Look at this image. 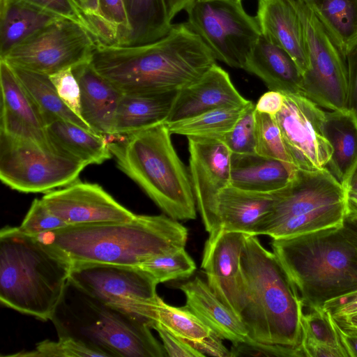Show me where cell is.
Here are the masks:
<instances>
[{
    "label": "cell",
    "mask_w": 357,
    "mask_h": 357,
    "mask_svg": "<svg viewBox=\"0 0 357 357\" xmlns=\"http://www.w3.org/2000/svg\"><path fill=\"white\" fill-rule=\"evenodd\" d=\"M189 175L206 227L220 193L230 185L231 153L219 138L188 137Z\"/></svg>",
    "instance_id": "2e32d148"
},
{
    "label": "cell",
    "mask_w": 357,
    "mask_h": 357,
    "mask_svg": "<svg viewBox=\"0 0 357 357\" xmlns=\"http://www.w3.org/2000/svg\"><path fill=\"white\" fill-rule=\"evenodd\" d=\"M300 347L305 357H349L332 315L324 308L303 312Z\"/></svg>",
    "instance_id": "f546056e"
},
{
    "label": "cell",
    "mask_w": 357,
    "mask_h": 357,
    "mask_svg": "<svg viewBox=\"0 0 357 357\" xmlns=\"http://www.w3.org/2000/svg\"><path fill=\"white\" fill-rule=\"evenodd\" d=\"M243 70L259 77L271 91L301 94L303 74L291 56L282 47L260 36Z\"/></svg>",
    "instance_id": "603a6c76"
},
{
    "label": "cell",
    "mask_w": 357,
    "mask_h": 357,
    "mask_svg": "<svg viewBox=\"0 0 357 357\" xmlns=\"http://www.w3.org/2000/svg\"><path fill=\"white\" fill-rule=\"evenodd\" d=\"M343 224L357 234V218L345 216Z\"/></svg>",
    "instance_id": "11a10c76"
},
{
    "label": "cell",
    "mask_w": 357,
    "mask_h": 357,
    "mask_svg": "<svg viewBox=\"0 0 357 357\" xmlns=\"http://www.w3.org/2000/svg\"><path fill=\"white\" fill-rule=\"evenodd\" d=\"M138 267L147 272L158 283L188 278L196 270L195 263L185 248L155 256Z\"/></svg>",
    "instance_id": "d590c367"
},
{
    "label": "cell",
    "mask_w": 357,
    "mask_h": 357,
    "mask_svg": "<svg viewBox=\"0 0 357 357\" xmlns=\"http://www.w3.org/2000/svg\"><path fill=\"white\" fill-rule=\"evenodd\" d=\"M241 268L246 304L241 314L249 337L258 342L299 347L303 306L273 252L257 236H245Z\"/></svg>",
    "instance_id": "5b68a950"
},
{
    "label": "cell",
    "mask_w": 357,
    "mask_h": 357,
    "mask_svg": "<svg viewBox=\"0 0 357 357\" xmlns=\"http://www.w3.org/2000/svg\"><path fill=\"white\" fill-rule=\"evenodd\" d=\"M42 200L68 225L128 221L136 215L100 185L79 180L45 193Z\"/></svg>",
    "instance_id": "e0dca14e"
},
{
    "label": "cell",
    "mask_w": 357,
    "mask_h": 357,
    "mask_svg": "<svg viewBox=\"0 0 357 357\" xmlns=\"http://www.w3.org/2000/svg\"><path fill=\"white\" fill-rule=\"evenodd\" d=\"M102 17L114 31L118 45H128L132 26L125 0H99Z\"/></svg>",
    "instance_id": "60d3db41"
},
{
    "label": "cell",
    "mask_w": 357,
    "mask_h": 357,
    "mask_svg": "<svg viewBox=\"0 0 357 357\" xmlns=\"http://www.w3.org/2000/svg\"><path fill=\"white\" fill-rule=\"evenodd\" d=\"M90 62L122 93L182 89L201 78L216 59L188 22L173 24L155 41L137 45L97 43Z\"/></svg>",
    "instance_id": "6da1fadb"
},
{
    "label": "cell",
    "mask_w": 357,
    "mask_h": 357,
    "mask_svg": "<svg viewBox=\"0 0 357 357\" xmlns=\"http://www.w3.org/2000/svg\"><path fill=\"white\" fill-rule=\"evenodd\" d=\"M61 17L23 0H0V58Z\"/></svg>",
    "instance_id": "f1b7e54d"
},
{
    "label": "cell",
    "mask_w": 357,
    "mask_h": 357,
    "mask_svg": "<svg viewBox=\"0 0 357 357\" xmlns=\"http://www.w3.org/2000/svg\"><path fill=\"white\" fill-rule=\"evenodd\" d=\"M46 131L56 151L86 166L100 165L113 158L109 137L70 121L55 120L46 125Z\"/></svg>",
    "instance_id": "83f0119b"
},
{
    "label": "cell",
    "mask_w": 357,
    "mask_h": 357,
    "mask_svg": "<svg viewBox=\"0 0 357 357\" xmlns=\"http://www.w3.org/2000/svg\"><path fill=\"white\" fill-rule=\"evenodd\" d=\"M300 20L310 61L303 75L301 95L321 108L347 109V57L311 6L288 0Z\"/></svg>",
    "instance_id": "9c48e42d"
},
{
    "label": "cell",
    "mask_w": 357,
    "mask_h": 357,
    "mask_svg": "<svg viewBox=\"0 0 357 357\" xmlns=\"http://www.w3.org/2000/svg\"><path fill=\"white\" fill-rule=\"evenodd\" d=\"M323 131L333 149L325 168L346 189L357 167V117L349 109L325 111Z\"/></svg>",
    "instance_id": "d4e9b609"
},
{
    "label": "cell",
    "mask_w": 357,
    "mask_h": 357,
    "mask_svg": "<svg viewBox=\"0 0 357 357\" xmlns=\"http://www.w3.org/2000/svg\"><path fill=\"white\" fill-rule=\"evenodd\" d=\"M72 70L80 86L82 118L93 132L113 137L116 112L123 93L100 75L90 61Z\"/></svg>",
    "instance_id": "7402d4cb"
},
{
    "label": "cell",
    "mask_w": 357,
    "mask_h": 357,
    "mask_svg": "<svg viewBox=\"0 0 357 357\" xmlns=\"http://www.w3.org/2000/svg\"><path fill=\"white\" fill-rule=\"evenodd\" d=\"M284 96L283 106L273 116L294 165L307 171L324 169L333 153L323 131L325 111L301 94Z\"/></svg>",
    "instance_id": "5bb4252c"
},
{
    "label": "cell",
    "mask_w": 357,
    "mask_h": 357,
    "mask_svg": "<svg viewBox=\"0 0 357 357\" xmlns=\"http://www.w3.org/2000/svg\"><path fill=\"white\" fill-rule=\"evenodd\" d=\"M132 33L128 45L146 44L166 35L172 23L163 0H125Z\"/></svg>",
    "instance_id": "d6a6232c"
},
{
    "label": "cell",
    "mask_w": 357,
    "mask_h": 357,
    "mask_svg": "<svg viewBox=\"0 0 357 357\" xmlns=\"http://www.w3.org/2000/svg\"><path fill=\"white\" fill-rule=\"evenodd\" d=\"M185 305L222 339L232 343L252 341L243 321L213 292L199 277L181 284Z\"/></svg>",
    "instance_id": "cb8c5ba5"
},
{
    "label": "cell",
    "mask_w": 357,
    "mask_h": 357,
    "mask_svg": "<svg viewBox=\"0 0 357 357\" xmlns=\"http://www.w3.org/2000/svg\"><path fill=\"white\" fill-rule=\"evenodd\" d=\"M188 24L200 36L216 60L243 69L261 36L255 17L240 0H195L185 10Z\"/></svg>",
    "instance_id": "30bf717a"
},
{
    "label": "cell",
    "mask_w": 357,
    "mask_h": 357,
    "mask_svg": "<svg viewBox=\"0 0 357 357\" xmlns=\"http://www.w3.org/2000/svg\"><path fill=\"white\" fill-rule=\"evenodd\" d=\"M261 36L284 49L303 75L310 61L298 16L288 0H258L255 16Z\"/></svg>",
    "instance_id": "44dd1931"
},
{
    "label": "cell",
    "mask_w": 357,
    "mask_h": 357,
    "mask_svg": "<svg viewBox=\"0 0 357 357\" xmlns=\"http://www.w3.org/2000/svg\"><path fill=\"white\" fill-rule=\"evenodd\" d=\"M69 282L77 288L146 323L155 322L158 282L139 267L107 264L73 265Z\"/></svg>",
    "instance_id": "8fae6325"
},
{
    "label": "cell",
    "mask_w": 357,
    "mask_h": 357,
    "mask_svg": "<svg viewBox=\"0 0 357 357\" xmlns=\"http://www.w3.org/2000/svg\"><path fill=\"white\" fill-rule=\"evenodd\" d=\"M58 337H70L107 357H164L151 327L81 291L68 280L52 319Z\"/></svg>",
    "instance_id": "52a82bcc"
},
{
    "label": "cell",
    "mask_w": 357,
    "mask_h": 357,
    "mask_svg": "<svg viewBox=\"0 0 357 357\" xmlns=\"http://www.w3.org/2000/svg\"><path fill=\"white\" fill-rule=\"evenodd\" d=\"M195 0H163L169 19L172 22L174 17Z\"/></svg>",
    "instance_id": "816d5d0a"
},
{
    "label": "cell",
    "mask_w": 357,
    "mask_h": 357,
    "mask_svg": "<svg viewBox=\"0 0 357 357\" xmlns=\"http://www.w3.org/2000/svg\"><path fill=\"white\" fill-rule=\"evenodd\" d=\"M245 236L222 229L211 231L205 242L201 264L211 289L239 319L246 304V283L241 268Z\"/></svg>",
    "instance_id": "9a60e30c"
},
{
    "label": "cell",
    "mask_w": 357,
    "mask_h": 357,
    "mask_svg": "<svg viewBox=\"0 0 357 357\" xmlns=\"http://www.w3.org/2000/svg\"><path fill=\"white\" fill-rule=\"evenodd\" d=\"M160 335L167 356L171 357H204L184 340L176 336L160 323L155 321L152 326Z\"/></svg>",
    "instance_id": "f6af8a7d"
},
{
    "label": "cell",
    "mask_w": 357,
    "mask_h": 357,
    "mask_svg": "<svg viewBox=\"0 0 357 357\" xmlns=\"http://www.w3.org/2000/svg\"><path fill=\"white\" fill-rule=\"evenodd\" d=\"M97 43L95 36L82 25L61 17L0 59L11 66L51 75L90 61Z\"/></svg>",
    "instance_id": "4fadbf2b"
},
{
    "label": "cell",
    "mask_w": 357,
    "mask_h": 357,
    "mask_svg": "<svg viewBox=\"0 0 357 357\" xmlns=\"http://www.w3.org/2000/svg\"><path fill=\"white\" fill-rule=\"evenodd\" d=\"M11 67L37 106L45 125L55 120L63 119L92 130L62 101L49 75Z\"/></svg>",
    "instance_id": "4dcf8cb0"
},
{
    "label": "cell",
    "mask_w": 357,
    "mask_h": 357,
    "mask_svg": "<svg viewBox=\"0 0 357 357\" xmlns=\"http://www.w3.org/2000/svg\"><path fill=\"white\" fill-rule=\"evenodd\" d=\"M77 7L81 10V2L80 0H73ZM83 13V12H82Z\"/></svg>",
    "instance_id": "9f6ffc18"
},
{
    "label": "cell",
    "mask_w": 357,
    "mask_h": 357,
    "mask_svg": "<svg viewBox=\"0 0 357 357\" xmlns=\"http://www.w3.org/2000/svg\"><path fill=\"white\" fill-rule=\"evenodd\" d=\"M198 1H208V0H198ZM240 1H242V0H240Z\"/></svg>",
    "instance_id": "680465c9"
},
{
    "label": "cell",
    "mask_w": 357,
    "mask_h": 357,
    "mask_svg": "<svg viewBox=\"0 0 357 357\" xmlns=\"http://www.w3.org/2000/svg\"><path fill=\"white\" fill-rule=\"evenodd\" d=\"M302 1H304V2H314L316 0H302Z\"/></svg>",
    "instance_id": "6f0895ef"
},
{
    "label": "cell",
    "mask_w": 357,
    "mask_h": 357,
    "mask_svg": "<svg viewBox=\"0 0 357 357\" xmlns=\"http://www.w3.org/2000/svg\"><path fill=\"white\" fill-rule=\"evenodd\" d=\"M16 357H107L89 345L70 337H59L57 341L45 340L34 349L10 354Z\"/></svg>",
    "instance_id": "f35d334b"
},
{
    "label": "cell",
    "mask_w": 357,
    "mask_h": 357,
    "mask_svg": "<svg viewBox=\"0 0 357 357\" xmlns=\"http://www.w3.org/2000/svg\"><path fill=\"white\" fill-rule=\"evenodd\" d=\"M256 153L296 169L273 116L256 110Z\"/></svg>",
    "instance_id": "8d00e7d4"
},
{
    "label": "cell",
    "mask_w": 357,
    "mask_h": 357,
    "mask_svg": "<svg viewBox=\"0 0 357 357\" xmlns=\"http://www.w3.org/2000/svg\"><path fill=\"white\" fill-rule=\"evenodd\" d=\"M231 357L235 356H276L301 357L304 354L299 347L271 344L255 341L232 343Z\"/></svg>",
    "instance_id": "b9f144b4"
},
{
    "label": "cell",
    "mask_w": 357,
    "mask_h": 357,
    "mask_svg": "<svg viewBox=\"0 0 357 357\" xmlns=\"http://www.w3.org/2000/svg\"><path fill=\"white\" fill-rule=\"evenodd\" d=\"M284 100V93L269 90L259 98L255 109L259 112L274 116L281 110Z\"/></svg>",
    "instance_id": "681fc988"
},
{
    "label": "cell",
    "mask_w": 357,
    "mask_h": 357,
    "mask_svg": "<svg viewBox=\"0 0 357 357\" xmlns=\"http://www.w3.org/2000/svg\"><path fill=\"white\" fill-rule=\"evenodd\" d=\"M296 169L257 153H231L230 185L252 192H273L284 188Z\"/></svg>",
    "instance_id": "4316f807"
},
{
    "label": "cell",
    "mask_w": 357,
    "mask_h": 357,
    "mask_svg": "<svg viewBox=\"0 0 357 357\" xmlns=\"http://www.w3.org/2000/svg\"><path fill=\"white\" fill-rule=\"evenodd\" d=\"M231 153H256V109L250 101L234 127L220 139Z\"/></svg>",
    "instance_id": "74e56055"
},
{
    "label": "cell",
    "mask_w": 357,
    "mask_h": 357,
    "mask_svg": "<svg viewBox=\"0 0 357 357\" xmlns=\"http://www.w3.org/2000/svg\"><path fill=\"white\" fill-rule=\"evenodd\" d=\"M0 132L55 151L48 139L45 123L31 97L12 67L0 59Z\"/></svg>",
    "instance_id": "ac0fdd59"
},
{
    "label": "cell",
    "mask_w": 357,
    "mask_h": 357,
    "mask_svg": "<svg viewBox=\"0 0 357 357\" xmlns=\"http://www.w3.org/2000/svg\"><path fill=\"white\" fill-rule=\"evenodd\" d=\"M49 76L62 101L83 120L81 114L80 86L72 68L62 70Z\"/></svg>",
    "instance_id": "7bdbcfd3"
},
{
    "label": "cell",
    "mask_w": 357,
    "mask_h": 357,
    "mask_svg": "<svg viewBox=\"0 0 357 357\" xmlns=\"http://www.w3.org/2000/svg\"><path fill=\"white\" fill-rule=\"evenodd\" d=\"M72 264L38 236L18 227L0 231V301L20 313L51 320L68 282Z\"/></svg>",
    "instance_id": "277c9868"
},
{
    "label": "cell",
    "mask_w": 357,
    "mask_h": 357,
    "mask_svg": "<svg viewBox=\"0 0 357 357\" xmlns=\"http://www.w3.org/2000/svg\"><path fill=\"white\" fill-rule=\"evenodd\" d=\"M346 191H357V167L355 169L349 181Z\"/></svg>",
    "instance_id": "db71d44e"
},
{
    "label": "cell",
    "mask_w": 357,
    "mask_h": 357,
    "mask_svg": "<svg viewBox=\"0 0 357 357\" xmlns=\"http://www.w3.org/2000/svg\"><path fill=\"white\" fill-rule=\"evenodd\" d=\"M346 57L348 70L347 109L357 117V45Z\"/></svg>",
    "instance_id": "7dc6e473"
},
{
    "label": "cell",
    "mask_w": 357,
    "mask_h": 357,
    "mask_svg": "<svg viewBox=\"0 0 357 357\" xmlns=\"http://www.w3.org/2000/svg\"><path fill=\"white\" fill-rule=\"evenodd\" d=\"M222 338L211 330L206 337L193 341H185L204 356L231 357V352L225 347Z\"/></svg>",
    "instance_id": "bcb514c9"
},
{
    "label": "cell",
    "mask_w": 357,
    "mask_h": 357,
    "mask_svg": "<svg viewBox=\"0 0 357 357\" xmlns=\"http://www.w3.org/2000/svg\"><path fill=\"white\" fill-rule=\"evenodd\" d=\"M271 245L303 308L323 307L357 291V234L344 224L273 238Z\"/></svg>",
    "instance_id": "3957f363"
},
{
    "label": "cell",
    "mask_w": 357,
    "mask_h": 357,
    "mask_svg": "<svg viewBox=\"0 0 357 357\" xmlns=\"http://www.w3.org/2000/svg\"><path fill=\"white\" fill-rule=\"evenodd\" d=\"M178 91L123 93L116 112L114 135L131 134L166 123Z\"/></svg>",
    "instance_id": "484cf974"
},
{
    "label": "cell",
    "mask_w": 357,
    "mask_h": 357,
    "mask_svg": "<svg viewBox=\"0 0 357 357\" xmlns=\"http://www.w3.org/2000/svg\"><path fill=\"white\" fill-rule=\"evenodd\" d=\"M62 17L72 20L85 27L93 36L86 17L73 0H23ZM96 38V37H95Z\"/></svg>",
    "instance_id": "ee69618b"
},
{
    "label": "cell",
    "mask_w": 357,
    "mask_h": 357,
    "mask_svg": "<svg viewBox=\"0 0 357 357\" xmlns=\"http://www.w3.org/2000/svg\"><path fill=\"white\" fill-rule=\"evenodd\" d=\"M347 54L357 45V0L305 2Z\"/></svg>",
    "instance_id": "1f68e13d"
},
{
    "label": "cell",
    "mask_w": 357,
    "mask_h": 357,
    "mask_svg": "<svg viewBox=\"0 0 357 357\" xmlns=\"http://www.w3.org/2000/svg\"><path fill=\"white\" fill-rule=\"evenodd\" d=\"M247 105L219 107L166 125L172 135L221 139L231 130Z\"/></svg>",
    "instance_id": "836d02e7"
},
{
    "label": "cell",
    "mask_w": 357,
    "mask_h": 357,
    "mask_svg": "<svg viewBox=\"0 0 357 357\" xmlns=\"http://www.w3.org/2000/svg\"><path fill=\"white\" fill-rule=\"evenodd\" d=\"M324 308L332 315L340 317L357 312V291L328 301Z\"/></svg>",
    "instance_id": "c3c4849f"
},
{
    "label": "cell",
    "mask_w": 357,
    "mask_h": 357,
    "mask_svg": "<svg viewBox=\"0 0 357 357\" xmlns=\"http://www.w3.org/2000/svg\"><path fill=\"white\" fill-rule=\"evenodd\" d=\"M67 225L48 208L42 199H35L18 227L26 234L38 236Z\"/></svg>",
    "instance_id": "ab89813d"
},
{
    "label": "cell",
    "mask_w": 357,
    "mask_h": 357,
    "mask_svg": "<svg viewBox=\"0 0 357 357\" xmlns=\"http://www.w3.org/2000/svg\"><path fill=\"white\" fill-rule=\"evenodd\" d=\"M347 191L326 169H297L251 235L294 236L343 224Z\"/></svg>",
    "instance_id": "ba28073f"
},
{
    "label": "cell",
    "mask_w": 357,
    "mask_h": 357,
    "mask_svg": "<svg viewBox=\"0 0 357 357\" xmlns=\"http://www.w3.org/2000/svg\"><path fill=\"white\" fill-rule=\"evenodd\" d=\"M249 102L238 93L228 73L215 63L197 81L178 91L166 123Z\"/></svg>",
    "instance_id": "d6986e66"
},
{
    "label": "cell",
    "mask_w": 357,
    "mask_h": 357,
    "mask_svg": "<svg viewBox=\"0 0 357 357\" xmlns=\"http://www.w3.org/2000/svg\"><path fill=\"white\" fill-rule=\"evenodd\" d=\"M166 123L113 136L110 151L118 168L137 183L169 218H196V202L190 178L177 155Z\"/></svg>",
    "instance_id": "8992f818"
},
{
    "label": "cell",
    "mask_w": 357,
    "mask_h": 357,
    "mask_svg": "<svg viewBox=\"0 0 357 357\" xmlns=\"http://www.w3.org/2000/svg\"><path fill=\"white\" fill-rule=\"evenodd\" d=\"M277 191L257 192L228 185L218 195L206 231L222 229L251 235L271 211Z\"/></svg>",
    "instance_id": "ffe728a7"
},
{
    "label": "cell",
    "mask_w": 357,
    "mask_h": 357,
    "mask_svg": "<svg viewBox=\"0 0 357 357\" xmlns=\"http://www.w3.org/2000/svg\"><path fill=\"white\" fill-rule=\"evenodd\" d=\"M155 321L185 341L201 340L211 333L206 325L186 305L174 307L158 297L155 307Z\"/></svg>",
    "instance_id": "e575fe53"
},
{
    "label": "cell",
    "mask_w": 357,
    "mask_h": 357,
    "mask_svg": "<svg viewBox=\"0 0 357 357\" xmlns=\"http://www.w3.org/2000/svg\"><path fill=\"white\" fill-rule=\"evenodd\" d=\"M188 229L167 215H136L128 221L67 225L38 236L77 264L138 267L155 256L184 248Z\"/></svg>",
    "instance_id": "7a4b0ae2"
},
{
    "label": "cell",
    "mask_w": 357,
    "mask_h": 357,
    "mask_svg": "<svg viewBox=\"0 0 357 357\" xmlns=\"http://www.w3.org/2000/svg\"><path fill=\"white\" fill-rule=\"evenodd\" d=\"M86 167L56 151L0 132V179L13 190L47 193L79 180Z\"/></svg>",
    "instance_id": "7c38bea8"
},
{
    "label": "cell",
    "mask_w": 357,
    "mask_h": 357,
    "mask_svg": "<svg viewBox=\"0 0 357 357\" xmlns=\"http://www.w3.org/2000/svg\"><path fill=\"white\" fill-rule=\"evenodd\" d=\"M333 317L337 319V320L343 322L344 324L357 328V312L344 316Z\"/></svg>",
    "instance_id": "f5cc1de1"
},
{
    "label": "cell",
    "mask_w": 357,
    "mask_h": 357,
    "mask_svg": "<svg viewBox=\"0 0 357 357\" xmlns=\"http://www.w3.org/2000/svg\"><path fill=\"white\" fill-rule=\"evenodd\" d=\"M333 319L349 357H357V328Z\"/></svg>",
    "instance_id": "f907efd6"
}]
</instances>
